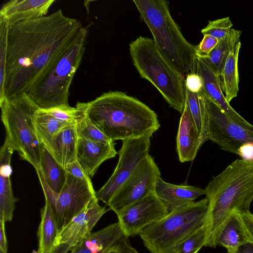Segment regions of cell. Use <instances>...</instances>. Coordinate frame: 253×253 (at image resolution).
<instances>
[{
	"instance_id": "obj_1",
	"label": "cell",
	"mask_w": 253,
	"mask_h": 253,
	"mask_svg": "<svg viewBox=\"0 0 253 253\" xmlns=\"http://www.w3.org/2000/svg\"><path fill=\"white\" fill-rule=\"evenodd\" d=\"M86 29L60 9L7 26L5 98L28 94L46 66L74 45Z\"/></svg>"
},
{
	"instance_id": "obj_2",
	"label": "cell",
	"mask_w": 253,
	"mask_h": 253,
	"mask_svg": "<svg viewBox=\"0 0 253 253\" xmlns=\"http://www.w3.org/2000/svg\"><path fill=\"white\" fill-rule=\"evenodd\" d=\"M204 247L215 248L219 235L234 212L250 211L253 200V161L236 159L209 182Z\"/></svg>"
},
{
	"instance_id": "obj_3",
	"label": "cell",
	"mask_w": 253,
	"mask_h": 253,
	"mask_svg": "<svg viewBox=\"0 0 253 253\" xmlns=\"http://www.w3.org/2000/svg\"><path fill=\"white\" fill-rule=\"evenodd\" d=\"M84 115L113 141L154 133L160 127L156 113L137 99L119 91L77 104Z\"/></svg>"
},
{
	"instance_id": "obj_4",
	"label": "cell",
	"mask_w": 253,
	"mask_h": 253,
	"mask_svg": "<svg viewBox=\"0 0 253 253\" xmlns=\"http://www.w3.org/2000/svg\"><path fill=\"white\" fill-rule=\"evenodd\" d=\"M154 42L167 61L183 77L194 72L196 46L189 42L172 18L166 0H133Z\"/></svg>"
},
{
	"instance_id": "obj_5",
	"label": "cell",
	"mask_w": 253,
	"mask_h": 253,
	"mask_svg": "<svg viewBox=\"0 0 253 253\" xmlns=\"http://www.w3.org/2000/svg\"><path fill=\"white\" fill-rule=\"evenodd\" d=\"M133 65L170 107L182 114L186 103L185 78L163 56L153 40L140 36L129 44Z\"/></svg>"
},
{
	"instance_id": "obj_6",
	"label": "cell",
	"mask_w": 253,
	"mask_h": 253,
	"mask_svg": "<svg viewBox=\"0 0 253 253\" xmlns=\"http://www.w3.org/2000/svg\"><path fill=\"white\" fill-rule=\"evenodd\" d=\"M87 29L70 48L43 69L28 94L40 109L69 105V88L85 51Z\"/></svg>"
},
{
	"instance_id": "obj_7",
	"label": "cell",
	"mask_w": 253,
	"mask_h": 253,
	"mask_svg": "<svg viewBox=\"0 0 253 253\" xmlns=\"http://www.w3.org/2000/svg\"><path fill=\"white\" fill-rule=\"evenodd\" d=\"M209 201L207 197L165 217L144 228L139 233L151 253H176L180 244L205 224Z\"/></svg>"
},
{
	"instance_id": "obj_8",
	"label": "cell",
	"mask_w": 253,
	"mask_h": 253,
	"mask_svg": "<svg viewBox=\"0 0 253 253\" xmlns=\"http://www.w3.org/2000/svg\"><path fill=\"white\" fill-rule=\"evenodd\" d=\"M0 106L5 138L22 160L31 164L36 171L39 170L42 143L34 123L39 107L25 93L5 98Z\"/></svg>"
},
{
	"instance_id": "obj_9",
	"label": "cell",
	"mask_w": 253,
	"mask_h": 253,
	"mask_svg": "<svg viewBox=\"0 0 253 253\" xmlns=\"http://www.w3.org/2000/svg\"><path fill=\"white\" fill-rule=\"evenodd\" d=\"M43 193L53 211L58 231L96 198L90 177L80 179L68 173L59 194L55 195L50 189Z\"/></svg>"
},
{
	"instance_id": "obj_10",
	"label": "cell",
	"mask_w": 253,
	"mask_h": 253,
	"mask_svg": "<svg viewBox=\"0 0 253 253\" xmlns=\"http://www.w3.org/2000/svg\"><path fill=\"white\" fill-rule=\"evenodd\" d=\"M154 133L122 141L117 166L107 181L95 193L98 201L108 206L118 190L149 155L150 137Z\"/></svg>"
},
{
	"instance_id": "obj_11",
	"label": "cell",
	"mask_w": 253,
	"mask_h": 253,
	"mask_svg": "<svg viewBox=\"0 0 253 253\" xmlns=\"http://www.w3.org/2000/svg\"><path fill=\"white\" fill-rule=\"evenodd\" d=\"M203 92L209 115L208 140L224 151L237 155L241 146L253 142V127L243 126L231 119Z\"/></svg>"
},
{
	"instance_id": "obj_12",
	"label": "cell",
	"mask_w": 253,
	"mask_h": 253,
	"mask_svg": "<svg viewBox=\"0 0 253 253\" xmlns=\"http://www.w3.org/2000/svg\"><path fill=\"white\" fill-rule=\"evenodd\" d=\"M161 172L150 155L115 193L108 206L118 215L125 209L155 192L157 180Z\"/></svg>"
},
{
	"instance_id": "obj_13",
	"label": "cell",
	"mask_w": 253,
	"mask_h": 253,
	"mask_svg": "<svg viewBox=\"0 0 253 253\" xmlns=\"http://www.w3.org/2000/svg\"><path fill=\"white\" fill-rule=\"evenodd\" d=\"M96 198L58 232L54 243L56 253H68L88 237L100 218L108 211Z\"/></svg>"
},
{
	"instance_id": "obj_14",
	"label": "cell",
	"mask_w": 253,
	"mask_h": 253,
	"mask_svg": "<svg viewBox=\"0 0 253 253\" xmlns=\"http://www.w3.org/2000/svg\"><path fill=\"white\" fill-rule=\"evenodd\" d=\"M169 213L166 206L153 192L130 205L117 216L122 229L128 238L139 235L144 228Z\"/></svg>"
},
{
	"instance_id": "obj_15",
	"label": "cell",
	"mask_w": 253,
	"mask_h": 253,
	"mask_svg": "<svg viewBox=\"0 0 253 253\" xmlns=\"http://www.w3.org/2000/svg\"><path fill=\"white\" fill-rule=\"evenodd\" d=\"M193 73L199 74L203 82V90L231 119L246 126L253 127L231 106L225 99L221 89L220 78L206 60L196 56L195 68Z\"/></svg>"
},
{
	"instance_id": "obj_16",
	"label": "cell",
	"mask_w": 253,
	"mask_h": 253,
	"mask_svg": "<svg viewBox=\"0 0 253 253\" xmlns=\"http://www.w3.org/2000/svg\"><path fill=\"white\" fill-rule=\"evenodd\" d=\"M155 193L169 212L184 208L195 202L199 197L206 195L204 189L187 185H175L158 177Z\"/></svg>"
},
{
	"instance_id": "obj_17",
	"label": "cell",
	"mask_w": 253,
	"mask_h": 253,
	"mask_svg": "<svg viewBox=\"0 0 253 253\" xmlns=\"http://www.w3.org/2000/svg\"><path fill=\"white\" fill-rule=\"evenodd\" d=\"M54 0H11L0 10V19L8 27L18 22L39 18L46 15Z\"/></svg>"
},
{
	"instance_id": "obj_18",
	"label": "cell",
	"mask_w": 253,
	"mask_h": 253,
	"mask_svg": "<svg viewBox=\"0 0 253 253\" xmlns=\"http://www.w3.org/2000/svg\"><path fill=\"white\" fill-rule=\"evenodd\" d=\"M125 237L118 221L91 233L73 248L74 253H113Z\"/></svg>"
},
{
	"instance_id": "obj_19",
	"label": "cell",
	"mask_w": 253,
	"mask_h": 253,
	"mask_svg": "<svg viewBox=\"0 0 253 253\" xmlns=\"http://www.w3.org/2000/svg\"><path fill=\"white\" fill-rule=\"evenodd\" d=\"M14 151L5 138L0 151V218H3L5 222L12 220L16 202L10 180L11 160Z\"/></svg>"
},
{
	"instance_id": "obj_20",
	"label": "cell",
	"mask_w": 253,
	"mask_h": 253,
	"mask_svg": "<svg viewBox=\"0 0 253 253\" xmlns=\"http://www.w3.org/2000/svg\"><path fill=\"white\" fill-rule=\"evenodd\" d=\"M115 143L105 144L79 138L77 160L90 177L105 161L115 157Z\"/></svg>"
},
{
	"instance_id": "obj_21",
	"label": "cell",
	"mask_w": 253,
	"mask_h": 253,
	"mask_svg": "<svg viewBox=\"0 0 253 253\" xmlns=\"http://www.w3.org/2000/svg\"><path fill=\"white\" fill-rule=\"evenodd\" d=\"M203 144L185 103L176 137V150L181 163L194 160Z\"/></svg>"
},
{
	"instance_id": "obj_22",
	"label": "cell",
	"mask_w": 253,
	"mask_h": 253,
	"mask_svg": "<svg viewBox=\"0 0 253 253\" xmlns=\"http://www.w3.org/2000/svg\"><path fill=\"white\" fill-rule=\"evenodd\" d=\"M77 123L59 131L44 146L64 169L77 160L79 135Z\"/></svg>"
},
{
	"instance_id": "obj_23",
	"label": "cell",
	"mask_w": 253,
	"mask_h": 253,
	"mask_svg": "<svg viewBox=\"0 0 253 253\" xmlns=\"http://www.w3.org/2000/svg\"><path fill=\"white\" fill-rule=\"evenodd\" d=\"M38 171L54 194L61 191L66 181L67 173L42 144L40 169Z\"/></svg>"
},
{
	"instance_id": "obj_24",
	"label": "cell",
	"mask_w": 253,
	"mask_h": 253,
	"mask_svg": "<svg viewBox=\"0 0 253 253\" xmlns=\"http://www.w3.org/2000/svg\"><path fill=\"white\" fill-rule=\"evenodd\" d=\"M249 241H252L239 214L235 212L221 230L217 245L225 248L227 253H233L240 246Z\"/></svg>"
},
{
	"instance_id": "obj_25",
	"label": "cell",
	"mask_w": 253,
	"mask_h": 253,
	"mask_svg": "<svg viewBox=\"0 0 253 253\" xmlns=\"http://www.w3.org/2000/svg\"><path fill=\"white\" fill-rule=\"evenodd\" d=\"M186 102L202 143L208 140L209 115L203 90L198 93L185 88Z\"/></svg>"
},
{
	"instance_id": "obj_26",
	"label": "cell",
	"mask_w": 253,
	"mask_h": 253,
	"mask_svg": "<svg viewBox=\"0 0 253 253\" xmlns=\"http://www.w3.org/2000/svg\"><path fill=\"white\" fill-rule=\"evenodd\" d=\"M241 46L239 42L229 54L220 76L221 89L229 103L237 96L239 91L238 57Z\"/></svg>"
},
{
	"instance_id": "obj_27",
	"label": "cell",
	"mask_w": 253,
	"mask_h": 253,
	"mask_svg": "<svg viewBox=\"0 0 253 253\" xmlns=\"http://www.w3.org/2000/svg\"><path fill=\"white\" fill-rule=\"evenodd\" d=\"M58 232L56 221L51 207L45 200L41 210V220L39 225L38 253L52 252Z\"/></svg>"
},
{
	"instance_id": "obj_28",
	"label": "cell",
	"mask_w": 253,
	"mask_h": 253,
	"mask_svg": "<svg viewBox=\"0 0 253 253\" xmlns=\"http://www.w3.org/2000/svg\"><path fill=\"white\" fill-rule=\"evenodd\" d=\"M241 34L240 30L232 28L225 37L219 40L214 49L203 58L219 76L228 55L240 42Z\"/></svg>"
},
{
	"instance_id": "obj_29",
	"label": "cell",
	"mask_w": 253,
	"mask_h": 253,
	"mask_svg": "<svg viewBox=\"0 0 253 253\" xmlns=\"http://www.w3.org/2000/svg\"><path fill=\"white\" fill-rule=\"evenodd\" d=\"M76 122L59 120L39 109L34 119L36 133L39 140L46 146L59 131Z\"/></svg>"
},
{
	"instance_id": "obj_30",
	"label": "cell",
	"mask_w": 253,
	"mask_h": 253,
	"mask_svg": "<svg viewBox=\"0 0 253 253\" xmlns=\"http://www.w3.org/2000/svg\"><path fill=\"white\" fill-rule=\"evenodd\" d=\"M77 126L79 138H85L92 141L105 144L114 142L102 133L84 115L77 122Z\"/></svg>"
},
{
	"instance_id": "obj_31",
	"label": "cell",
	"mask_w": 253,
	"mask_h": 253,
	"mask_svg": "<svg viewBox=\"0 0 253 253\" xmlns=\"http://www.w3.org/2000/svg\"><path fill=\"white\" fill-rule=\"evenodd\" d=\"M206 233V227L204 224L180 244L176 253H197L205 245Z\"/></svg>"
},
{
	"instance_id": "obj_32",
	"label": "cell",
	"mask_w": 253,
	"mask_h": 253,
	"mask_svg": "<svg viewBox=\"0 0 253 253\" xmlns=\"http://www.w3.org/2000/svg\"><path fill=\"white\" fill-rule=\"evenodd\" d=\"M7 39L6 23L0 19V103L4 100V85L5 77Z\"/></svg>"
},
{
	"instance_id": "obj_33",
	"label": "cell",
	"mask_w": 253,
	"mask_h": 253,
	"mask_svg": "<svg viewBox=\"0 0 253 253\" xmlns=\"http://www.w3.org/2000/svg\"><path fill=\"white\" fill-rule=\"evenodd\" d=\"M233 23L229 17L209 21L208 25L201 30L204 35H210L218 40L225 37L232 29Z\"/></svg>"
},
{
	"instance_id": "obj_34",
	"label": "cell",
	"mask_w": 253,
	"mask_h": 253,
	"mask_svg": "<svg viewBox=\"0 0 253 253\" xmlns=\"http://www.w3.org/2000/svg\"><path fill=\"white\" fill-rule=\"evenodd\" d=\"M42 110L56 119L67 122H77L84 115L82 109L77 104L76 107L68 105Z\"/></svg>"
},
{
	"instance_id": "obj_35",
	"label": "cell",
	"mask_w": 253,
	"mask_h": 253,
	"mask_svg": "<svg viewBox=\"0 0 253 253\" xmlns=\"http://www.w3.org/2000/svg\"><path fill=\"white\" fill-rule=\"evenodd\" d=\"M219 40L209 35H204L200 43L196 46V56L205 58L216 46Z\"/></svg>"
},
{
	"instance_id": "obj_36",
	"label": "cell",
	"mask_w": 253,
	"mask_h": 253,
	"mask_svg": "<svg viewBox=\"0 0 253 253\" xmlns=\"http://www.w3.org/2000/svg\"><path fill=\"white\" fill-rule=\"evenodd\" d=\"M185 88L194 93H198L203 89V82L201 77L196 73H190L185 78Z\"/></svg>"
},
{
	"instance_id": "obj_37",
	"label": "cell",
	"mask_w": 253,
	"mask_h": 253,
	"mask_svg": "<svg viewBox=\"0 0 253 253\" xmlns=\"http://www.w3.org/2000/svg\"><path fill=\"white\" fill-rule=\"evenodd\" d=\"M65 169L67 173L75 177L80 179L90 177L77 160L68 164Z\"/></svg>"
},
{
	"instance_id": "obj_38",
	"label": "cell",
	"mask_w": 253,
	"mask_h": 253,
	"mask_svg": "<svg viewBox=\"0 0 253 253\" xmlns=\"http://www.w3.org/2000/svg\"><path fill=\"white\" fill-rule=\"evenodd\" d=\"M237 155L242 159L253 161V142H247L241 146L238 150Z\"/></svg>"
},
{
	"instance_id": "obj_39",
	"label": "cell",
	"mask_w": 253,
	"mask_h": 253,
	"mask_svg": "<svg viewBox=\"0 0 253 253\" xmlns=\"http://www.w3.org/2000/svg\"><path fill=\"white\" fill-rule=\"evenodd\" d=\"M247 233L253 241V213L250 211L243 213H239Z\"/></svg>"
},
{
	"instance_id": "obj_40",
	"label": "cell",
	"mask_w": 253,
	"mask_h": 253,
	"mask_svg": "<svg viewBox=\"0 0 253 253\" xmlns=\"http://www.w3.org/2000/svg\"><path fill=\"white\" fill-rule=\"evenodd\" d=\"M113 253H138L130 245L128 238L125 237Z\"/></svg>"
},
{
	"instance_id": "obj_41",
	"label": "cell",
	"mask_w": 253,
	"mask_h": 253,
	"mask_svg": "<svg viewBox=\"0 0 253 253\" xmlns=\"http://www.w3.org/2000/svg\"><path fill=\"white\" fill-rule=\"evenodd\" d=\"M5 221L3 218H0V250L4 253H7V242L5 230Z\"/></svg>"
},
{
	"instance_id": "obj_42",
	"label": "cell",
	"mask_w": 253,
	"mask_h": 253,
	"mask_svg": "<svg viewBox=\"0 0 253 253\" xmlns=\"http://www.w3.org/2000/svg\"><path fill=\"white\" fill-rule=\"evenodd\" d=\"M233 253H253V241L244 243Z\"/></svg>"
},
{
	"instance_id": "obj_43",
	"label": "cell",
	"mask_w": 253,
	"mask_h": 253,
	"mask_svg": "<svg viewBox=\"0 0 253 253\" xmlns=\"http://www.w3.org/2000/svg\"><path fill=\"white\" fill-rule=\"evenodd\" d=\"M69 253H74V250L73 249Z\"/></svg>"
},
{
	"instance_id": "obj_44",
	"label": "cell",
	"mask_w": 253,
	"mask_h": 253,
	"mask_svg": "<svg viewBox=\"0 0 253 253\" xmlns=\"http://www.w3.org/2000/svg\"><path fill=\"white\" fill-rule=\"evenodd\" d=\"M52 253V252H49V253Z\"/></svg>"
},
{
	"instance_id": "obj_45",
	"label": "cell",
	"mask_w": 253,
	"mask_h": 253,
	"mask_svg": "<svg viewBox=\"0 0 253 253\" xmlns=\"http://www.w3.org/2000/svg\"></svg>"
}]
</instances>
